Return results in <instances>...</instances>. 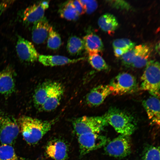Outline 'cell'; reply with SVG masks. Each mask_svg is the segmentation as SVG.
<instances>
[{"label": "cell", "instance_id": "cb8c5ba5", "mask_svg": "<svg viewBox=\"0 0 160 160\" xmlns=\"http://www.w3.org/2000/svg\"><path fill=\"white\" fill-rule=\"evenodd\" d=\"M0 160H26L18 156L10 145L0 146Z\"/></svg>", "mask_w": 160, "mask_h": 160}, {"label": "cell", "instance_id": "836d02e7", "mask_svg": "<svg viewBox=\"0 0 160 160\" xmlns=\"http://www.w3.org/2000/svg\"><path fill=\"white\" fill-rule=\"evenodd\" d=\"M42 6L45 9H47L49 7V1H45L41 2Z\"/></svg>", "mask_w": 160, "mask_h": 160}, {"label": "cell", "instance_id": "ac0fdd59", "mask_svg": "<svg viewBox=\"0 0 160 160\" xmlns=\"http://www.w3.org/2000/svg\"><path fill=\"white\" fill-rule=\"evenodd\" d=\"M45 10L41 2L31 5L26 8L24 11L23 20L26 23H34L44 17Z\"/></svg>", "mask_w": 160, "mask_h": 160}, {"label": "cell", "instance_id": "603a6c76", "mask_svg": "<svg viewBox=\"0 0 160 160\" xmlns=\"http://www.w3.org/2000/svg\"><path fill=\"white\" fill-rule=\"evenodd\" d=\"M67 49L68 53L73 55L81 53L84 49L83 40L76 36H72L68 39Z\"/></svg>", "mask_w": 160, "mask_h": 160}, {"label": "cell", "instance_id": "f1b7e54d", "mask_svg": "<svg viewBox=\"0 0 160 160\" xmlns=\"http://www.w3.org/2000/svg\"><path fill=\"white\" fill-rule=\"evenodd\" d=\"M139 47V45L135 46L121 57L123 64L126 66H131Z\"/></svg>", "mask_w": 160, "mask_h": 160}, {"label": "cell", "instance_id": "9c48e42d", "mask_svg": "<svg viewBox=\"0 0 160 160\" xmlns=\"http://www.w3.org/2000/svg\"><path fill=\"white\" fill-rule=\"evenodd\" d=\"M16 48L18 57L22 60L32 63L38 60L39 55L33 44L21 36L18 37Z\"/></svg>", "mask_w": 160, "mask_h": 160}, {"label": "cell", "instance_id": "8fae6325", "mask_svg": "<svg viewBox=\"0 0 160 160\" xmlns=\"http://www.w3.org/2000/svg\"><path fill=\"white\" fill-rule=\"evenodd\" d=\"M112 94L111 88L109 85H101L93 88L87 95L86 101L91 107L99 105L110 95Z\"/></svg>", "mask_w": 160, "mask_h": 160}, {"label": "cell", "instance_id": "f546056e", "mask_svg": "<svg viewBox=\"0 0 160 160\" xmlns=\"http://www.w3.org/2000/svg\"><path fill=\"white\" fill-rule=\"evenodd\" d=\"M85 12L90 14L94 12L98 7V3L95 0H79Z\"/></svg>", "mask_w": 160, "mask_h": 160}, {"label": "cell", "instance_id": "ffe728a7", "mask_svg": "<svg viewBox=\"0 0 160 160\" xmlns=\"http://www.w3.org/2000/svg\"><path fill=\"white\" fill-rule=\"evenodd\" d=\"M98 24L103 31L109 33L114 31L119 25L116 17L109 13H106L101 15L98 20Z\"/></svg>", "mask_w": 160, "mask_h": 160}, {"label": "cell", "instance_id": "52a82bcc", "mask_svg": "<svg viewBox=\"0 0 160 160\" xmlns=\"http://www.w3.org/2000/svg\"><path fill=\"white\" fill-rule=\"evenodd\" d=\"M104 150L108 155L116 158H123L131 152V144L129 136L120 135L107 143Z\"/></svg>", "mask_w": 160, "mask_h": 160}, {"label": "cell", "instance_id": "e575fe53", "mask_svg": "<svg viewBox=\"0 0 160 160\" xmlns=\"http://www.w3.org/2000/svg\"><path fill=\"white\" fill-rule=\"evenodd\" d=\"M6 10L5 7L3 4H0V16Z\"/></svg>", "mask_w": 160, "mask_h": 160}, {"label": "cell", "instance_id": "9a60e30c", "mask_svg": "<svg viewBox=\"0 0 160 160\" xmlns=\"http://www.w3.org/2000/svg\"><path fill=\"white\" fill-rule=\"evenodd\" d=\"M143 105L149 119L153 124L160 125V101L159 98L152 96L144 100Z\"/></svg>", "mask_w": 160, "mask_h": 160}, {"label": "cell", "instance_id": "7402d4cb", "mask_svg": "<svg viewBox=\"0 0 160 160\" xmlns=\"http://www.w3.org/2000/svg\"><path fill=\"white\" fill-rule=\"evenodd\" d=\"M58 12L61 17L69 20H75L79 16L72 4L71 1L63 3Z\"/></svg>", "mask_w": 160, "mask_h": 160}, {"label": "cell", "instance_id": "44dd1931", "mask_svg": "<svg viewBox=\"0 0 160 160\" xmlns=\"http://www.w3.org/2000/svg\"><path fill=\"white\" fill-rule=\"evenodd\" d=\"M150 48L144 44L139 45L138 50L136 55L131 66L140 68L146 65L151 55Z\"/></svg>", "mask_w": 160, "mask_h": 160}, {"label": "cell", "instance_id": "4fadbf2b", "mask_svg": "<svg viewBox=\"0 0 160 160\" xmlns=\"http://www.w3.org/2000/svg\"><path fill=\"white\" fill-rule=\"evenodd\" d=\"M15 73L13 69L8 66L0 72V93L8 96L15 89Z\"/></svg>", "mask_w": 160, "mask_h": 160}, {"label": "cell", "instance_id": "1f68e13d", "mask_svg": "<svg viewBox=\"0 0 160 160\" xmlns=\"http://www.w3.org/2000/svg\"><path fill=\"white\" fill-rule=\"evenodd\" d=\"M71 3L77 12L80 15L85 12L79 0H71Z\"/></svg>", "mask_w": 160, "mask_h": 160}, {"label": "cell", "instance_id": "d590c367", "mask_svg": "<svg viewBox=\"0 0 160 160\" xmlns=\"http://www.w3.org/2000/svg\"><path fill=\"white\" fill-rule=\"evenodd\" d=\"M160 44L159 41L157 43L155 47V50L156 52L159 55L160 53Z\"/></svg>", "mask_w": 160, "mask_h": 160}, {"label": "cell", "instance_id": "7a4b0ae2", "mask_svg": "<svg viewBox=\"0 0 160 160\" xmlns=\"http://www.w3.org/2000/svg\"><path fill=\"white\" fill-rule=\"evenodd\" d=\"M108 124L121 135L129 136L135 130L136 124L129 113L116 107H111L104 115Z\"/></svg>", "mask_w": 160, "mask_h": 160}, {"label": "cell", "instance_id": "4316f807", "mask_svg": "<svg viewBox=\"0 0 160 160\" xmlns=\"http://www.w3.org/2000/svg\"><path fill=\"white\" fill-rule=\"evenodd\" d=\"M159 147L149 145L144 149L141 160H160Z\"/></svg>", "mask_w": 160, "mask_h": 160}, {"label": "cell", "instance_id": "d6a6232c", "mask_svg": "<svg viewBox=\"0 0 160 160\" xmlns=\"http://www.w3.org/2000/svg\"><path fill=\"white\" fill-rule=\"evenodd\" d=\"M115 56L117 57H121L129 51L119 48H114Z\"/></svg>", "mask_w": 160, "mask_h": 160}, {"label": "cell", "instance_id": "5bb4252c", "mask_svg": "<svg viewBox=\"0 0 160 160\" xmlns=\"http://www.w3.org/2000/svg\"><path fill=\"white\" fill-rule=\"evenodd\" d=\"M52 26L45 17L34 23L32 27V38L37 44L43 43L47 39Z\"/></svg>", "mask_w": 160, "mask_h": 160}, {"label": "cell", "instance_id": "30bf717a", "mask_svg": "<svg viewBox=\"0 0 160 160\" xmlns=\"http://www.w3.org/2000/svg\"><path fill=\"white\" fill-rule=\"evenodd\" d=\"M64 92V88L60 83L53 81L49 95L41 111H49L56 108L60 105Z\"/></svg>", "mask_w": 160, "mask_h": 160}, {"label": "cell", "instance_id": "83f0119b", "mask_svg": "<svg viewBox=\"0 0 160 160\" xmlns=\"http://www.w3.org/2000/svg\"><path fill=\"white\" fill-rule=\"evenodd\" d=\"M112 44L113 48H119L128 51L135 46V43L126 38L116 39L113 41Z\"/></svg>", "mask_w": 160, "mask_h": 160}, {"label": "cell", "instance_id": "d6986e66", "mask_svg": "<svg viewBox=\"0 0 160 160\" xmlns=\"http://www.w3.org/2000/svg\"><path fill=\"white\" fill-rule=\"evenodd\" d=\"M53 81L44 82L39 86L35 91L33 102L35 106L40 110L49 95Z\"/></svg>", "mask_w": 160, "mask_h": 160}, {"label": "cell", "instance_id": "484cf974", "mask_svg": "<svg viewBox=\"0 0 160 160\" xmlns=\"http://www.w3.org/2000/svg\"><path fill=\"white\" fill-rule=\"evenodd\" d=\"M62 41L60 35L52 26L47 39L48 47L52 49H57L60 47Z\"/></svg>", "mask_w": 160, "mask_h": 160}, {"label": "cell", "instance_id": "d4e9b609", "mask_svg": "<svg viewBox=\"0 0 160 160\" xmlns=\"http://www.w3.org/2000/svg\"><path fill=\"white\" fill-rule=\"evenodd\" d=\"M88 61L92 66L97 71L107 70L108 69L107 63L98 53L89 55Z\"/></svg>", "mask_w": 160, "mask_h": 160}, {"label": "cell", "instance_id": "2e32d148", "mask_svg": "<svg viewBox=\"0 0 160 160\" xmlns=\"http://www.w3.org/2000/svg\"><path fill=\"white\" fill-rule=\"evenodd\" d=\"M84 59V57L71 59L66 57L59 55H39L38 60L44 66H54L75 63Z\"/></svg>", "mask_w": 160, "mask_h": 160}, {"label": "cell", "instance_id": "3957f363", "mask_svg": "<svg viewBox=\"0 0 160 160\" xmlns=\"http://www.w3.org/2000/svg\"><path fill=\"white\" fill-rule=\"evenodd\" d=\"M141 77L140 89L148 91L153 96L160 95V64L154 60L148 62Z\"/></svg>", "mask_w": 160, "mask_h": 160}, {"label": "cell", "instance_id": "7c38bea8", "mask_svg": "<svg viewBox=\"0 0 160 160\" xmlns=\"http://www.w3.org/2000/svg\"><path fill=\"white\" fill-rule=\"evenodd\" d=\"M45 152L48 157L55 160H65L68 157V149L64 141L57 139L48 143Z\"/></svg>", "mask_w": 160, "mask_h": 160}, {"label": "cell", "instance_id": "277c9868", "mask_svg": "<svg viewBox=\"0 0 160 160\" xmlns=\"http://www.w3.org/2000/svg\"><path fill=\"white\" fill-rule=\"evenodd\" d=\"M108 124L104 115L83 116L72 122L74 130L77 135L88 133H99Z\"/></svg>", "mask_w": 160, "mask_h": 160}, {"label": "cell", "instance_id": "e0dca14e", "mask_svg": "<svg viewBox=\"0 0 160 160\" xmlns=\"http://www.w3.org/2000/svg\"><path fill=\"white\" fill-rule=\"evenodd\" d=\"M84 49L89 55L98 53L103 51L104 46L100 38L93 33L84 36L83 39Z\"/></svg>", "mask_w": 160, "mask_h": 160}, {"label": "cell", "instance_id": "4dcf8cb0", "mask_svg": "<svg viewBox=\"0 0 160 160\" xmlns=\"http://www.w3.org/2000/svg\"><path fill=\"white\" fill-rule=\"evenodd\" d=\"M110 5L116 9L129 10L131 7L129 3L123 0L107 1Z\"/></svg>", "mask_w": 160, "mask_h": 160}, {"label": "cell", "instance_id": "6da1fadb", "mask_svg": "<svg viewBox=\"0 0 160 160\" xmlns=\"http://www.w3.org/2000/svg\"><path fill=\"white\" fill-rule=\"evenodd\" d=\"M55 120L42 121L28 116H22L18 121L22 135L25 141L30 144L38 142L49 130Z\"/></svg>", "mask_w": 160, "mask_h": 160}, {"label": "cell", "instance_id": "8992f818", "mask_svg": "<svg viewBox=\"0 0 160 160\" xmlns=\"http://www.w3.org/2000/svg\"><path fill=\"white\" fill-rule=\"evenodd\" d=\"M20 130L18 124L13 117L5 114L0 115V142L2 144L11 145Z\"/></svg>", "mask_w": 160, "mask_h": 160}, {"label": "cell", "instance_id": "5b68a950", "mask_svg": "<svg viewBox=\"0 0 160 160\" xmlns=\"http://www.w3.org/2000/svg\"><path fill=\"white\" fill-rule=\"evenodd\" d=\"M110 87L112 94L114 95H121L134 92L137 87L135 77L127 73H120L111 81Z\"/></svg>", "mask_w": 160, "mask_h": 160}, {"label": "cell", "instance_id": "ba28073f", "mask_svg": "<svg viewBox=\"0 0 160 160\" xmlns=\"http://www.w3.org/2000/svg\"><path fill=\"white\" fill-rule=\"evenodd\" d=\"M77 136L81 156L105 146L107 142L105 136L99 133H86Z\"/></svg>", "mask_w": 160, "mask_h": 160}]
</instances>
